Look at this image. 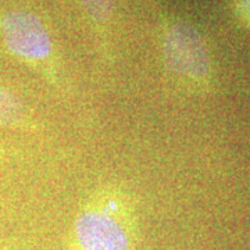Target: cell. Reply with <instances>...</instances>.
<instances>
[{
    "label": "cell",
    "instance_id": "cell-4",
    "mask_svg": "<svg viewBox=\"0 0 250 250\" xmlns=\"http://www.w3.org/2000/svg\"><path fill=\"white\" fill-rule=\"evenodd\" d=\"M24 120V108L14 95L0 89V125H16Z\"/></svg>",
    "mask_w": 250,
    "mask_h": 250
},
{
    "label": "cell",
    "instance_id": "cell-5",
    "mask_svg": "<svg viewBox=\"0 0 250 250\" xmlns=\"http://www.w3.org/2000/svg\"><path fill=\"white\" fill-rule=\"evenodd\" d=\"M82 3L92 18L99 22H104L113 10V0H82Z\"/></svg>",
    "mask_w": 250,
    "mask_h": 250
},
{
    "label": "cell",
    "instance_id": "cell-2",
    "mask_svg": "<svg viewBox=\"0 0 250 250\" xmlns=\"http://www.w3.org/2000/svg\"><path fill=\"white\" fill-rule=\"evenodd\" d=\"M78 250H132L134 236L125 221L107 208L85 210L75 223Z\"/></svg>",
    "mask_w": 250,
    "mask_h": 250
},
{
    "label": "cell",
    "instance_id": "cell-3",
    "mask_svg": "<svg viewBox=\"0 0 250 250\" xmlns=\"http://www.w3.org/2000/svg\"><path fill=\"white\" fill-rule=\"evenodd\" d=\"M1 29L10 50L18 56L29 60H43L50 54L49 35L34 14L9 13L3 17Z\"/></svg>",
    "mask_w": 250,
    "mask_h": 250
},
{
    "label": "cell",
    "instance_id": "cell-1",
    "mask_svg": "<svg viewBox=\"0 0 250 250\" xmlns=\"http://www.w3.org/2000/svg\"><path fill=\"white\" fill-rule=\"evenodd\" d=\"M164 56L171 71L203 83L210 75V59L202 36L185 22L174 24L164 42Z\"/></svg>",
    "mask_w": 250,
    "mask_h": 250
},
{
    "label": "cell",
    "instance_id": "cell-6",
    "mask_svg": "<svg viewBox=\"0 0 250 250\" xmlns=\"http://www.w3.org/2000/svg\"><path fill=\"white\" fill-rule=\"evenodd\" d=\"M238 13L248 24H250V0H238Z\"/></svg>",
    "mask_w": 250,
    "mask_h": 250
}]
</instances>
